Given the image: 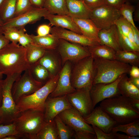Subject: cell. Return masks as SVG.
I'll use <instances>...</instances> for the list:
<instances>
[{"label":"cell","mask_w":139,"mask_h":139,"mask_svg":"<svg viewBox=\"0 0 139 139\" xmlns=\"http://www.w3.org/2000/svg\"><path fill=\"white\" fill-rule=\"evenodd\" d=\"M29 66L26 48L19 44L9 43L0 50V72L3 74L21 73Z\"/></svg>","instance_id":"obj_1"},{"label":"cell","mask_w":139,"mask_h":139,"mask_svg":"<svg viewBox=\"0 0 139 139\" xmlns=\"http://www.w3.org/2000/svg\"><path fill=\"white\" fill-rule=\"evenodd\" d=\"M100 106L118 124L128 123L139 118V111L132 107L130 98L121 95L104 100Z\"/></svg>","instance_id":"obj_2"},{"label":"cell","mask_w":139,"mask_h":139,"mask_svg":"<svg viewBox=\"0 0 139 139\" xmlns=\"http://www.w3.org/2000/svg\"><path fill=\"white\" fill-rule=\"evenodd\" d=\"M95 75L93 85L108 84L116 80L120 76L129 73L131 66L116 60L94 59Z\"/></svg>","instance_id":"obj_3"},{"label":"cell","mask_w":139,"mask_h":139,"mask_svg":"<svg viewBox=\"0 0 139 139\" xmlns=\"http://www.w3.org/2000/svg\"><path fill=\"white\" fill-rule=\"evenodd\" d=\"M45 121L44 112L28 109L20 112L13 123L21 138L36 139L37 135Z\"/></svg>","instance_id":"obj_4"},{"label":"cell","mask_w":139,"mask_h":139,"mask_svg":"<svg viewBox=\"0 0 139 139\" xmlns=\"http://www.w3.org/2000/svg\"><path fill=\"white\" fill-rule=\"evenodd\" d=\"M58 77V74L51 77L45 84L33 93L18 101L16 104L19 112L28 109H33L44 112L45 101L55 89Z\"/></svg>","instance_id":"obj_5"},{"label":"cell","mask_w":139,"mask_h":139,"mask_svg":"<svg viewBox=\"0 0 139 139\" xmlns=\"http://www.w3.org/2000/svg\"><path fill=\"white\" fill-rule=\"evenodd\" d=\"M16 73L7 76L3 80V99L0 108V114L2 124L12 123L19 116L16 103L12 95L11 90L14 82L21 75Z\"/></svg>","instance_id":"obj_6"},{"label":"cell","mask_w":139,"mask_h":139,"mask_svg":"<svg viewBox=\"0 0 139 139\" xmlns=\"http://www.w3.org/2000/svg\"><path fill=\"white\" fill-rule=\"evenodd\" d=\"M94 75V59L90 55L77 62L71 76L72 85L76 90H90Z\"/></svg>","instance_id":"obj_7"},{"label":"cell","mask_w":139,"mask_h":139,"mask_svg":"<svg viewBox=\"0 0 139 139\" xmlns=\"http://www.w3.org/2000/svg\"><path fill=\"white\" fill-rule=\"evenodd\" d=\"M24 72L12 86V93L15 103L21 99L32 94L43 85L33 78L29 68Z\"/></svg>","instance_id":"obj_8"},{"label":"cell","mask_w":139,"mask_h":139,"mask_svg":"<svg viewBox=\"0 0 139 139\" xmlns=\"http://www.w3.org/2000/svg\"><path fill=\"white\" fill-rule=\"evenodd\" d=\"M121 15L119 10L104 4L91 10L89 19L101 30L115 24Z\"/></svg>","instance_id":"obj_9"},{"label":"cell","mask_w":139,"mask_h":139,"mask_svg":"<svg viewBox=\"0 0 139 139\" xmlns=\"http://www.w3.org/2000/svg\"><path fill=\"white\" fill-rule=\"evenodd\" d=\"M56 49L60 55L62 63L64 64L69 61L77 62L91 55L86 47L62 39H59Z\"/></svg>","instance_id":"obj_10"},{"label":"cell","mask_w":139,"mask_h":139,"mask_svg":"<svg viewBox=\"0 0 139 139\" xmlns=\"http://www.w3.org/2000/svg\"><path fill=\"white\" fill-rule=\"evenodd\" d=\"M49 13L44 7L36 8L32 7L25 13L4 23L2 27L3 29L13 27L19 29L24 28L27 24L35 23Z\"/></svg>","instance_id":"obj_11"},{"label":"cell","mask_w":139,"mask_h":139,"mask_svg":"<svg viewBox=\"0 0 139 139\" xmlns=\"http://www.w3.org/2000/svg\"><path fill=\"white\" fill-rule=\"evenodd\" d=\"M90 91L85 89L76 90L66 95L72 107L83 117L88 115L93 109Z\"/></svg>","instance_id":"obj_12"},{"label":"cell","mask_w":139,"mask_h":139,"mask_svg":"<svg viewBox=\"0 0 139 139\" xmlns=\"http://www.w3.org/2000/svg\"><path fill=\"white\" fill-rule=\"evenodd\" d=\"M125 74L121 75L115 81L110 83H99L93 85L90 93L93 109L97 103L104 100L120 95L118 86Z\"/></svg>","instance_id":"obj_13"},{"label":"cell","mask_w":139,"mask_h":139,"mask_svg":"<svg viewBox=\"0 0 139 139\" xmlns=\"http://www.w3.org/2000/svg\"><path fill=\"white\" fill-rule=\"evenodd\" d=\"M89 125L96 126L103 132L109 133L117 124V122L100 106L93 109L87 116L84 117Z\"/></svg>","instance_id":"obj_14"},{"label":"cell","mask_w":139,"mask_h":139,"mask_svg":"<svg viewBox=\"0 0 139 139\" xmlns=\"http://www.w3.org/2000/svg\"><path fill=\"white\" fill-rule=\"evenodd\" d=\"M58 115L74 132L84 131L95 134L92 126L87 123L84 117L73 107L64 110Z\"/></svg>","instance_id":"obj_15"},{"label":"cell","mask_w":139,"mask_h":139,"mask_svg":"<svg viewBox=\"0 0 139 139\" xmlns=\"http://www.w3.org/2000/svg\"><path fill=\"white\" fill-rule=\"evenodd\" d=\"M67 95L51 97L48 96L45 104L44 112L45 120L49 122L54 120L56 116L67 109L72 108Z\"/></svg>","instance_id":"obj_16"},{"label":"cell","mask_w":139,"mask_h":139,"mask_svg":"<svg viewBox=\"0 0 139 139\" xmlns=\"http://www.w3.org/2000/svg\"><path fill=\"white\" fill-rule=\"evenodd\" d=\"M71 64L68 61L64 64L58 74L59 77L56 85L49 96L51 97L62 96L71 93L76 90L71 84Z\"/></svg>","instance_id":"obj_17"},{"label":"cell","mask_w":139,"mask_h":139,"mask_svg":"<svg viewBox=\"0 0 139 139\" xmlns=\"http://www.w3.org/2000/svg\"><path fill=\"white\" fill-rule=\"evenodd\" d=\"M50 33L58 37L71 43L80 45L85 47L100 44L70 30L54 26L51 28Z\"/></svg>","instance_id":"obj_18"},{"label":"cell","mask_w":139,"mask_h":139,"mask_svg":"<svg viewBox=\"0 0 139 139\" xmlns=\"http://www.w3.org/2000/svg\"><path fill=\"white\" fill-rule=\"evenodd\" d=\"M98 36L100 44L108 46L116 51L122 50L120 43L118 30L115 24L108 29L100 30Z\"/></svg>","instance_id":"obj_19"},{"label":"cell","mask_w":139,"mask_h":139,"mask_svg":"<svg viewBox=\"0 0 139 139\" xmlns=\"http://www.w3.org/2000/svg\"><path fill=\"white\" fill-rule=\"evenodd\" d=\"M72 18L79 28L82 34L100 44L98 35L100 30L90 19Z\"/></svg>","instance_id":"obj_20"},{"label":"cell","mask_w":139,"mask_h":139,"mask_svg":"<svg viewBox=\"0 0 139 139\" xmlns=\"http://www.w3.org/2000/svg\"><path fill=\"white\" fill-rule=\"evenodd\" d=\"M45 19L48 20L52 25L66 29L77 33L82 34L79 28L73 20L68 15H55L49 13L44 17Z\"/></svg>","instance_id":"obj_21"},{"label":"cell","mask_w":139,"mask_h":139,"mask_svg":"<svg viewBox=\"0 0 139 139\" xmlns=\"http://www.w3.org/2000/svg\"><path fill=\"white\" fill-rule=\"evenodd\" d=\"M68 15L72 18L89 19L91 10L83 1L66 0Z\"/></svg>","instance_id":"obj_22"},{"label":"cell","mask_w":139,"mask_h":139,"mask_svg":"<svg viewBox=\"0 0 139 139\" xmlns=\"http://www.w3.org/2000/svg\"><path fill=\"white\" fill-rule=\"evenodd\" d=\"M54 50H46L43 56L37 62L47 70L51 77L58 74L59 68V61L55 56Z\"/></svg>","instance_id":"obj_23"},{"label":"cell","mask_w":139,"mask_h":139,"mask_svg":"<svg viewBox=\"0 0 139 139\" xmlns=\"http://www.w3.org/2000/svg\"><path fill=\"white\" fill-rule=\"evenodd\" d=\"M33 44L45 50H55L58 46L59 39L52 34L42 36L30 35Z\"/></svg>","instance_id":"obj_24"},{"label":"cell","mask_w":139,"mask_h":139,"mask_svg":"<svg viewBox=\"0 0 139 139\" xmlns=\"http://www.w3.org/2000/svg\"><path fill=\"white\" fill-rule=\"evenodd\" d=\"M125 74L119 82L118 88L120 95L132 99H139V89L133 85Z\"/></svg>","instance_id":"obj_25"},{"label":"cell","mask_w":139,"mask_h":139,"mask_svg":"<svg viewBox=\"0 0 139 139\" xmlns=\"http://www.w3.org/2000/svg\"><path fill=\"white\" fill-rule=\"evenodd\" d=\"M94 59H103L115 60L116 51L107 46L101 44L86 47Z\"/></svg>","instance_id":"obj_26"},{"label":"cell","mask_w":139,"mask_h":139,"mask_svg":"<svg viewBox=\"0 0 139 139\" xmlns=\"http://www.w3.org/2000/svg\"><path fill=\"white\" fill-rule=\"evenodd\" d=\"M43 7L50 14L68 15L66 0H46Z\"/></svg>","instance_id":"obj_27"},{"label":"cell","mask_w":139,"mask_h":139,"mask_svg":"<svg viewBox=\"0 0 139 139\" xmlns=\"http://www.w3.org/2000/svg\"><path fill=\"white\" fill-rule=\"evenodd\" d=\"M36 139H58L54 119L49 122L45 121L37 135Z\"/></svg>","instance_id":"obj_28"},{"label":"cell","mask_w":139,"mask_h":139,"mask_svg":"<svg viewBox=\"0 0 139 139\" xmlns=\"http://www.w3.org/2000/svg\"><path fill=\"white\" fill-rule=\"evenodd\" d=\"M115 60L132 66L139 65V51L119 50L116 51Z\"/></svg>","instance_id":"obj_29"},{"label":"cell","mask_w":139,"mask_h":139,"mask_svg":"<svg viewBox=\"0 0 139 139\" xmlns=\"http://www.w3.org/2000/svg\"><path fill=\"white\" fill-rule=\"evenodd\" d=\"M29 69L33 78L43 85L51 77L47 70L37 62L30 65Z\"/></svg>","instance_id":"obj_30"},{"label":"cell","mask_w":139,"mask_h":139,"mask_svg":"<svg viewBox=\"0 0 139 139\" xmlns=\"http://www.w3.org/2000/svg\"><path fill=\"white\" fill-rule=\"evenodd\" d=\"M17 0H4L0 7V18L4 23L14 16Z\"/></svg>","instance_id":"obj_31"},{"label":"cell","mask_w":139,"mask_h":139,"mask_svg":"<svg viewBox=\"0 0 139 139\" xmlns=\"http://www.w3.org/2000/svg\"><path fill=\"white\" fill-rule=\"evenodd\" d=\"M114 132H121L131 136L139 135V119L124 124H117L112 129Z\"/></svg>","instance_id":"obj_32"},{"label":"cell","mask_w":139,"mask_h":139,"mask_svg":"<svg viewBox=\"0 0 139 139\" xmlns=\"http://www.w3.org/2000/svg\"><path fill=\"white\" fill-rule=\"evenodd\" d=\"M27 60L30 65L38 62L44 55L46 50L32 43L25 47Z\"/></svg>","instance_id":"obj_33"},{"label":"cell","mask_w":139,"mask_h":139,"mask_svg":"<svg viewBox=\"0 0 139 139\" xmlns=\"http://www.w3.org/2000/svg\"><path fill=\"white\" fill-rule=\"evenodd\" d=\"M58 139H70L73 137L74 132L62 120L58 115L55 117Z\"/></svg>","instance_id":"obj_34"},{"label":"cell","mask_w":139,"mask_h":139,"mask_svg":"<svg viewBox=\"0 0 139 139\" xmlns=\"http://www.w3.org/2000/svg\"><path fill=\"white\" fill-rule=\"evenodd\" d=\"M135 7L129 3L126 2L119 10L120 15L134 27L135 26L133 19V14Z\"/></svg>","instance_id":"obj_35"},{"label":"cell","mask_w":139,"mask_h":139,"mask_svg":"<svg viewBox=\"0 0 139 139\" xmlns=\"http://www.w3.org/2000/svg\"><path fill=\"white\" fill-rule=\"evenodd\" d=\"M118 32L120 44L122 50L139 51V48L132 43L127 37L119 30Z\"/></svg>","instance_id":"obj_36"},{"label":"cell","mask_w":139,"mask_h":139,"mask_svg":"<svg viewBox=\"0 0 139 139\" xmlns=\"http://www.w3.org/2000/svg\"><path fill=\"white\" fill-rule=\"evenodd\" d=\"M32 7L30 0H17L14 18L25 13Z\"/></svg>","instance_id":"obj_37"},{"label":"cell","mask_w":139,"mask_h":139,"mask_svg":"<svg viewBox=\"0 0 139 139\" xmlns=\"http://www.w3.org/2000/svg\"><path fill=\"white\" fill-rule=\"evenodd\" d=\"M3 34L5 38L11 42L17 44L19 38V29L13 27L3 29Z\"/></svg>","instance_id":"obj_38"},{"label":"cell","mask_w":139,"mask_h":139,"mask_svg":"<svg viewBox=\"0 0 139 139\" xmlns=\"http://www.w3.org/2000/svg\"><path fill=\"white\" fill-rule=\"evenodd\" d=\"M11 135L19 136L14 123L0 125V139H2L5 137Z\"/></svg>","instance_id":"obj_39"},{"label":"cell","mask_w":139,"mask_h":139,"mask_svg":"<svg viewBox=\"0 0 139 139\" xmlns=\"http://www.w3.org/2000/svg\"><path fill=\"white\" fill-rule=\"evenodd\" d=\"M118 30L123 35L127 36L131 29L132 24L121 15L115 24Z\"/></svg>","instance_id":"obj_40"},{"label":"cell","mask_w":139,"mask_h":139,"mask_svg":"<svg viewBox=\"0 0 139 139\" xmlns=\"http://www.w3.org/2000/svg\"><path fill=\"white\" fill-rule=\"evenodd\" d=\"M96 136V139H116L115 133L111 131L109 133H107L97 127L92 126Z\"/></svg>","instance_id":"obj_41"},{"label":"cell","mask_w":139,"mask_h":139,"mask_svg":"<svg viewBox=\"0 0 139 139\" xmlns=\"http://www.w3.org/2000/svg\"><path fill=\"white\" fill-rule=\"evenodd\" d=\"M19 38L18 42L21 46L25 47L32 43V39L29 34L25 33L26 30L24 28L19 29Z\"/></svg>","instance_id":"obj_42"},{"label":"cell","mask_w":139,"mask_h":139,"mask_svg":"<svg viewBox=\"0 0 139 139\" xmlns=\"http://www.w3.org/2000/svg\"><path fill=\"white\" fill-rule=\"evenodd\" d=\"M73 137L76 139H96L95 134L84 131L74 132Z\"/></svg>","instance_id":"obj_43"},{"label":"cell","mask_w":139,"mask_h":139,"mask_svg":"<svg viewBox=\"0 0 139 139\" xmlns=\"http://www.w3.org/2000/svg\"><path fill=\"white\" fill-rule=\"evenodd\" d=\"M51 28L50 25L47 24H42L39 25L37 29V35L42 36L49 34Z\"/></svg>","instance_id":"obj_44"},{"label":"cell","mask_w":139,"mask_h":139,"mask_svg":"<svg viewBox=\"0 0 139 139\" xmlns=\"http://www.w3.org/2000/svg\"><path fill=\"white\" fill-rule=\"evenodd\" d=\"M91 10L105 4V0H83Z\"/></svg>","instance_id":"obj_45"},{"label":"cell","mask_w":139,"mask_h":139,"mask_svg":"<svg viewBox=\"0 0 139 139\" xmlns=\"http://www.w3.org/2000/svg\"><path fill=\"white\" fill-rule=\"evenodd\" d=\"M126 2L125 0H105V4L119 10Z\"/></svg>","instance_id":"obj_46"},{"label":"cell","mask_w":139,"mask_h":139,"mask_svg":"<svg viewBox=\"0 0 139 139\" xmlns=\"http://www.w3.org/2000/svg\"><path fill=\"white\" fill-rule=\"evenodd\" d=\"M131 28L135 44L136 46L139 48V31L137 28L132 25Z\"/></svg>","instance_id":"obj_47"},{"label":"cell","mask_w":139,"mask_h":139,"mask_svg":"<svg viewBox=\"0 0 139 139\" xmlns=\"http://www.w3.org/2000/svg\"><path fill=\"white\" fill-rule=\"evenodd\" d=\"M129 73L131 77H139V68L138 66L134 65L131 66Z\"/></svg>","instance_id":"obj_48"},{"label":"cell","mask_w":139,"mask_h":139,"mask_svg":"<svg viewBox=\"0 0 139 139\" xmlns=\"http://www.w3.org/2000/svg\"><path fill=\"white\" fill-rule=\"evenodd\" d=\"M32 7L36 8H42L46 0H30Z\"/></svg>","instance_id":"obj_49"},{"label":"cell","mask_w":139,"mask_h":139,"mask_svg":"<svg viewBox=\"0 0 139 139\" xmlns=\"http://www.w3.org/2000/svg\"><path fill=\"white\" fill-rule=\"evenodd\" d=\"M10 42V41L5 38L3 34L0 32V50L9 44Z\"/></svg>","instance_id":"obj_50"},{"label":"cell","mask_w":139,"mask_h":139,"mask_svg":"<svg viewBox=\"0 0 139 139\" xmlns=\"http://www.w3.org/2000/svg\"><path fill=\"white\" fill-rule=\"evenodd\" d=\"M115 136L116 139H139L137 136H131L124 134H120L116 132Z\"/></svg>","instance_id":"obj_51"},{"label":"cell","mask_w":139,"mask_h":139,"mask_svg":"<svg viewBox=\"0 0 139 139\" xmlns=\"http://www.w3.org/2000/svg\"><path fill=\"white\" fill-rule=\"evenodd\" d=\"M130 99L131 105L133 108L137 111H139V99Z\"/></svg>","instance_id":"obj_52"},{"label":"cell","mask_w":139,"mask_h":139,"mask_svg":"<svg viewBox=\"0 0 139 139\" xmlns=\"http://www.w3.org/2000/svg\"><path fill=\"white\" fill-rule=\"evenodd\" d=\"M129 79L130 82L133 85L139 89V77H130Z\"/></svg>","instance_id":"obj_53"},{"label":"cell","mask_w":139,"mask_h":139,"mask_svg":"<svg viewBox=\"0 0 139 139\" xmlns=\"http://www.w3.org/2000/svg\"><path fill=\"white\" fill-rule=\"evenodd\" d=\"M3 80H0V108L1 106L3 99L2 90Z\"/></svg>","instance_id":"obj_54"},{"label":"cell","mask_w":139,"mask_h":139,"mask_svg":"<svg viewBox=\"0 0 139 139\" xmlns=\"http://www.w3.org/2000/svg\"><path fill=\"white\" fill-rule=\"evenodd\" d=\"M134 16L133 19L135 21L139 22V8L137 7L136 8L134 12Z\"/></svg>","instance_id":"obj_55"},{"label":"cell","mask_w":139,"mask_h":139,"mask_svg":"<svg viewBox=\"0 0 139 139\" xmlns=\"http://www.w3.org/2000/svg\"><path fill=\"white\" fill-rule=\"evenodd\" d=\"M127 37L128 38V39H129L130 40L132 43H133L136 46L135 43L132 28H131V30L129 32Z\"/></svg>","instance_id":"obj_56"},{"label":"cell","mask_w":139,"mask_h":139,"mask_svg":"<svg viewBox=\"0 0 139 139\" xmlns=\"http://www.w3.org/2000/svg\"><path fill=\"white\" fill-rule=\"evenodd\" d=\"M21 138L17 135H11L5 137L2 139H18Z\"/></svg>","instance_id":"obj_57"},{"label":"cell","mask_w":139,"mask_h":139,"mask_svg":"<svg viewBox=\"0 0 139 139\" xmlns=\"http://www.w3.org/2000/svg\"><path fill=\"white\" fill-rule=\"evenodd\" d=\"M126 2H128L131 3V2H136L137 0H125Z\"/></svg>","instance_id":"obj_58"},{"label":"cell","mask_w":139,"mask_h":139,"mask_svg":"<svg viewBox=\"0 0 139 139\" xmlns=\"http://www.w3.org/2000/svg\"><path fill=\"white\" fill-rule=\"evenodd\" d=\"M4 24L3 22L0 18V26L2 27Z\"/></svg>","instance_id":"obj_59"},{"label":"cell","mask_w":139,"mask_h":139,"mask_svg":"<svg viewBox=\"0 0 139 139\" xmlns=\"http://www.w3.org/2000/svg\"><path fill=\"white\" fill-rule=\"evenodd\" d=\"M3 74L0 72V80L2 79Z\"/></svg>","instance_id":"obj_60"},{"label":"cell","mask_w":139,"mask_h":139,"mask_svg":"<svg viewBox=\"0 0 139 139\" xmlns=\"http://www.w3.org/2000/svg\"><path fill=\"white\" fill-rule=\"evenodd\" d=\"M3 30L2 27L0 26V32L3 33Z\"/></svg>","instance_id":"obj_61"},{"label":"cell","mask_w":139,"mask_h":139,"mask_svg":"<svg viewBox=\"0 0 139 139\" xmlns=\"http://www.w3.org/2000/svg\"><path fill=\"white\" fill-rule=\"evenodd\" d=\"M4 1V0H0V7Z\"/></svg>","instance_id":"obj_62"},{"label":"cell","mask_w":139,"mask_h":139,"mask_svg":"<svg viewBox=\"0 0 139 139\" xmlns=\"http://www.w3.org/2000/svg\"><path fill=\"white\" fill-rule=\"evenodd\" d=\"M1 124H2V121H1V115L0 114V125Z\"/></svg>","instance_id":"obj_63"},{"label":"cell","mask_w":139,"mask_h":139,"mask_svg":"<svg viewBox=\"0 0 139 139\" xmlns=\"http://www.w3.org/2000/svg\"><path fill=\"white\" fill-rule=\"evenodd\" d=\"M81 0L83 1V0Z\"/></svg>","instance_id":"obj_64"}]
</instances>
